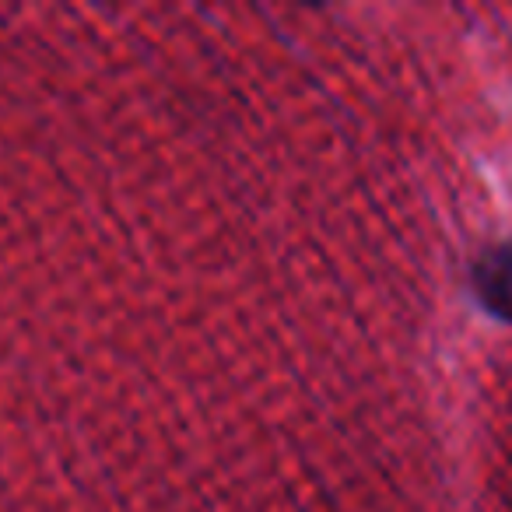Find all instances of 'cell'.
Segmentation results:
<instances>
[{"label": "cell", "mask_w": 512, "mask_h": 512, "mask_svg": "<svg viewBox=\"0 0 512 512\" xmlns=\"http://www.w3.org/2000/svg\"><path fill=\"white\" fill-rule=\"evenodd\" d=\"M453 242L249 165L0 193V512H467Z\"/></svg>", "instance_id": "obj_1"}]
</instances>
